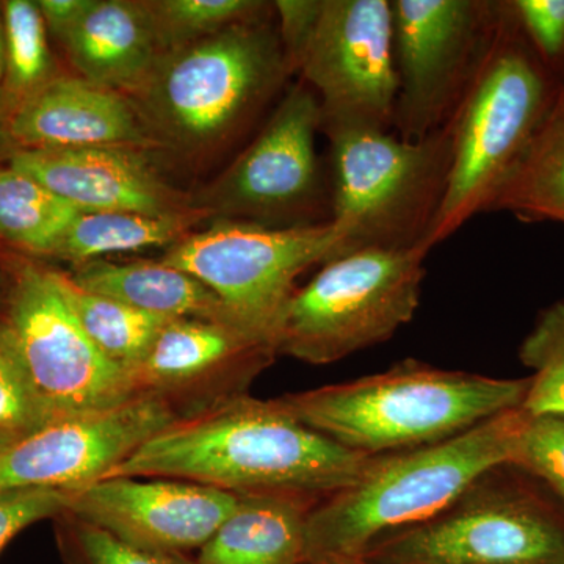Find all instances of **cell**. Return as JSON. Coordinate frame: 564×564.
<instances>
[{"mask_svg": "<svg viewBox=\"0 0 564 564\" xmlns=\"http://www.w3.org/2000/svg\"><path fill=\"white\" fill-rule=\"evenodd\" d=\"M370 458L296 421L276 399L234 395L155 434L107 477L173 478L236 494L332 496L355 484Z\"/></svg>", "mask_w": 564, "mask_h": 564, "instance_id": "6da1fadb", "label": "cell"}, {"mask_svg": "<svg viewBox=\"0 0 564 564\" xmlns=\"http://www.w3.org/2000/svg\"><path fill=\"white\" fill-rule=\"evenodd\" d=\"M525 421L518 408L441 443L372 456L355 484L307 511L304 564L358 562L386 534L443 513L491 470L514 463Z\"/></svg>", "mask_w": 564, "mask_h": 564, "instance_id": "7a4b0ae2", "label": "cell"}, {"mask_svg": "<svg viewBox=\"0 0 564 564\" xmlns=\"http://www.w3.org/2000/svg\"><path fill=\"white\" fill-rule=\"evenodd\" d=\"M291 74L276 20L267 17L163 52L126 98L155 148L198 159L243 132Z\"/></svg>", "mask_w": 564, "mask_h": 564, "instance_id": "3957f363", "label": "cell"}, {"mask_svg": "<svg viewBox=\"0 0 564 564\" xmlns=\"http://www.w3.org/2000/svg\"><path fill=\"white\" fill-rule=\"evenodd\" d=\"M529 384L404 361L383 373L276 400L334 443L378 456L441 443L518 410Z\"/></svg>", "mask_w": 564, "mask_h": 564, "instance_id": "277c9868", "label": "cell"}, {"mask_svg": "<svg viewBox=\"0 0 564 564\" xmlns=\"http://www.w3.org/2000/svg\"><path fill=\"white\" fill-rule=\"evenodd\" d=\"M325 135L332 166L329 221L339 234L336 258L361 250H430L426 240L451 180L454 121L419 141L386 129H339Z\"/></svg>", "mask_w": 564, "mask_h": 564, "instance_id": "5b68a950", "label": "cell"}, {"mask_svg": "<svg viewBox=\"0 0 564 564\" xmlns=\"http://www.w3.org/2000/svg\"><path fill=\"white\" fill-rule=\"evenodd\" d=\"M282 47L292 74L321 101V132L392 131L397 82L388 0H276Z\"/></svg>", "mask_w": 564, "mask_h": 564, "instance_id": "8992f818", "label": "cell"}, {"mask_svg": "<svg viewBox=\"0 0 564 564\" xmlns=\"http://www.w3.org/2000/svg\"><path fill=\"white\" fill-rule=\"evenodd\" d=\"M543 70L516 46L499 18L496 35L452 121L454 162L426 247L433 250L492 204L547 118Z\"/></svg>", "mask_w": 564, "mask_h": 564, "instance_id": "52a82bcc", "label": "cell"}, {"mask_svg": "<svg viewBox=\"0 0 564 564\" xmlns=\"http://www.w3.org/2000/svg\"><path fill=\"white\" fill-rule=\"evenodd\" d=\"M429 252L361 250L323 263L289 303L278 355L325 366L391 339L417 311Z\"/></svg>", "mask_w": 564, "mask_h": 564, "instance_id": "ba28073f", "label": "cell"}, {"mask_svg": "<svg viewBox=\"0 0 564 564\" xmlns=\"http://www.w3.org/2000/svg\"><path fill=\"white\" fill-rule=\"evenodd\" d=\"M339 248L333 223L269 228L258 223L214 220L173 245L159 261L202 281L247 332L276 348L295 281ZM278 352V350H276Z\"/></svg>", "mask_w": 564, "mask_h": 564, "instance_id": "9c48e42d", "label": "cell"}, {"mask_svg": "<svg viewBox=\"0 0 564 564\" xmlns=\"http://www.w3.org/2000/svg\"><path fill=\"white\" fill-rule=\"evenodd\" d=\"M317 95L304 82L284 91L269 120L236 161L193 196L214 220L269 228L322 225L326 196L315 137L321 132Z\"/></svg>", "mask_w": 564, "mask_h": 564, "instance_id": "30bf717a", "label": "cell"}, {"mask_svg": "<svg viewBox=\"0 0 564 564\" xmlns=\"http://www.w3.org/2000/svg\"><path fill=\"white\" fill-rule=\"evenodd\" d=\"M500 7L480 0H393L397 91L392 132L419 141L462 106L499 24Z\"/></svg>", "mask_w": 564, "mask_h": 564, "instance_id": "8fae6325", "label": "cell"}, {"mask_svg": "<svg viewBox=\"0 0 564 564\" xmlns=\"http://www.w3.org/2000/svg\"><path fill=\"white\" fill-rule=\"evenodd\" d=\"M6 325L33 389L52 417L102 413L141 397L131 375L88 339L58 291L52 270L21 269Z\"/></svg>", "mask_w": 564, "mask_h": 564, "instance_id": "7c38bea8", "label": "cell"}, {"mask_svg": "<svg viewBox=\"0 0 564 564\" xmlns=\"http://www.w3.org/2000/svg\"><path fill=\"white\" fill-rule=\"evenodd\" d=\"M361 562L564 564V529L532 505L481 491L478 480L443 513L386 534Z\"/></svg>", "mask_w": 564, "mask_h": 564, "instance_id": "4fadbf2b", "label": "cell"}, {"mask_svg": "<svg viewBox=\"0 0 564 564\" xmlns=\"http://www.w3.org/2000/svg\"><path fill=\"white\" fill-rule=\"evenodd\" d=\"M177 421L174 404L155 395L102 413L54 419L0 454V492L84 488Z\"/></svg>", "mask_w": 564, "mask_h": 564, "instance_id": "5bb4252c", "label": "cell"}, {"mask_svg": "<svg viewBox=\"0 0 564 564\" xmlns=\"http://www.w3.org/2000/svg\"><path fill=\"white\" fill-rule=\"evenodd\" d=\"M239 494L193 481L107 477L70 491L65 513L144 551L185 555L202 549Z\"/></svg>", "mask_w": 564, "mask_h": 564, "instance_id": "9a60e30c", "label": "cell"}, {"mask_svg": "<svg viewBox=\"0 0 564 564\" xmlns=\"http://www.w3.org/2000/svg\"><path fill=\"white\" fill-rule=\"evenodd\" d=\"M9 165L41 182L79 212L181 214L193 196L169 184L144 158L129 148L14 150Z\"/></svg>", "mask_w": 564, "mask_h": 564, "instance_id": "2e32d148", "label": "cell"}, {"mask_svg": "<svg viewBox=\"0 0 564 564\" xmlns=\"http://www.w3.org/2000/svg\"><path fill=\"white\" fill-rule=\"evenodd\" d=\"M17 150L155 148L131 101L80 76H54L22 99L9 120Z\"/></svg>", "mask_w": 564, "mask_h": 564, "instance_id": "e0dca14e", "label": "cell"}, {"mask_svg": "<svg viewBox=\"0 0 564 564\" xmlns=\"http://www.w3.org/2000/svg\"><path fill=\"white\" fill-rule=\"evenodd\" d=\"M276 348L234 323L174 318L154 340L132 381L139 395L174 397L212 383H248Z\"/></svg>", "mask_w": 564, "mask_h": 564, "instance_id": "ac0fdd59", "label": "cell"}, {"mask_svg": "<svg viewBox=\"0 0 564 564\" xmlns=\"http://www.w3.org/2000/svg\"><path fill=\"white\" fill-rule=\"evenodd\" d=\"M61 44L77 76L124 96L139 90L162 54L141 0H93Z\"/></svg>", "mask_w": 564, "mask_h": 564, "instance_id": "d6986e66", "label": "cell"}, {"mask_svg": "<svg viewBox=\"0 0 564 564\" xmlns=\"http://www.w3.org/2000/svg\"><path fill=\"white\" fill-rule=\"evenodd\" d=\"M69 276L85 291L118 300L143 313L239 325L202 281L161 261L120 263L96 259L74 267Z\"/></svg>", "mask_w": 564, "mask_h": 564, "instance_id": "ffe728a7", "label": "cell"}, {"mask_svg": "<svg viewBox=\"0 0 564 564\" xmlns=\"http://www.w3.org/2000/svg\"><path fill=\"white\" fill-rule=\"evenodd\" d=\"M306 514L299 496L239 494L195 564H304Z\"/></svg>", "mask_w": 564, "mask_h": 564, "instance_id": "44dd1931", "label": "cell"}, {"mask_svg": "<svg viewBox=\"0 0 564 564\" xmlns=\"http://www.w3.org/2000/svg\"><path fill=\"white\" fill-rule=\"evenodd\" d=\"M207 220L214 218L209 212L198 207L170 215L79 212L55 245L51 256H57L62 261L77 267L121 252L172 248Z\"/></svg>", "mask_w": 564, "mask_h": 564, "instance_id": "7402d4cb", "label": "cell"}, {"mask_svg": "<svg viewBox=\"0 0 564 564\" xmlns=\"http://www.w3.org/2000/svg\"><path fill=\"white\" fill-rule=\"evenodd\" d=\"M52 274L88 339L109 361L117 364L131 377L166 323L174 321L143 313L109 296L85 291L68 273L52 270Z\"/></svg>", "mask_w": 564, "mask_h": 564, "instance_id": "603a6c76", "label": "cell"}, {"mask_svg": "<svg viewBox=\"0 0 564 564\" xmlns=\"http://www.w3.org/2000/svg\"><path fill=\"white\" fill-rule=\"evenodd\" d=\"M492 209L564 221V104L547 115Z\"/></svg>", "mask_w": 564, "mask_h": 564, "instance_id": "cb8c5ba5", "label": "cell"}, {"mask_svg": "<svg viewBox=\"0 0 564 564\" xmlns=\"http://www.w3.org/2000/svg\"><path fill=\"white\" fill-rule=\"evenodd\" d=\"M79 210L29 174L0 165V236L51 254Z\"/></svg>", "mask_w": 564, "mask_h": 564, "instance_id": "d4e9b609", "label": "cell"}, {"mask_svg": "<svg viewBox=\"0 0 564 564\" xmlns=\"http://www.w3.org/2000/svg\"><path fill=\"white\" fill-rule=\"evenodd\" d=\"M161 52L180 50L242 22L270 17L261 0H141Z\"/></svg>", "mask_w": 564, "mask_h": 564, "instance_id": "484cf974", "label": "cell"}, {"mask_svg": "<svg viewBox=\"0 0 564 564\" xmlns=\"http://www.w3.org/2000/svg\"><path fill=\"white\" fill-rule=\"evenodd\" d=\"M6 32L3 95L14 107L55 76L47 29L36 2L7 0L2 3Z\"/></svg>", "mask_w": 564, "mask_h": 564, "instance_id": "4316f807", "label": "cell"}, {"mask_svg": "<svg viewBox=\"0 0 564 564\" xmlns=\"http://www.w3.org/2000/svg\"><path fill=\"white\" fill-rule=\"evenodd\" d=\"M522 359L538 370L527 389L522 410L530 417H564V306L544 315L536 332L527 339Z\"/></svg>", "mask_w": 564, "mask_h": 564, "instance_id": "83f0119b", "label": "cell"}, {"mask_svg": "<svg viewBox=\"0 0 564 564\" xmlns=\"http://www.w3.org/2000/svg\"><path fill=\"white\" fill-rule=\"evenodd\" d=\"M54 421L31 383L6 323H0V433L21 440Z\"/></svg>", "mask_w": 564, "mask_h": 564, "instance_id": "f1b7e54d", "label": "cell"}, {"mask_svg": "<svg viewBox=\"0 0 564 564\" xmlns=\"http://www.w3.org/2000/svg\"><path fill=\"white\" fill-rule=\"evenodd\" d=\"M61 532L65 564H195L185 555L144 551L104 532L98 527L70 518Z\"/></svg>", "mask_w": 564, "mask_h": 564, "instance_id": "f546056e", "label": "cell"}, {"mask_svg": "<svg viewBox=\"0 0 564 564\" xmlns=\"http://www.w3.org/2000/svg\"><path fill=\"white\" fill-rule=\"evenodd\" d=\"M513 464L544 478L564 499V417L527 414Z\"/></svg>", "mask_w": 564, "mask_h": 564, "instance_id": "4dcf8cb0", "label": "cell"}, {"mask_svg": "<svg viewBox=\"0 0 564 564\" xmlns=\"http://www.w3.org/2000/svg\"><path fill=\"white\" fill-rule=\"evenodd\" d=\"M70 491L65 489H11L0 492V554L10 541L41 519L65 513Z\"/></svg>", "mask_w": 564, "mask_h": 564, "instance_id": "1f68e13d", "label": "cell"}, {"mask_svg": "<svg viewBox=\"0 0 564 564\" xmlns=\"http://www.w3.org/2000/svg\"><path fill=\"white\" fill-rule=\"evenodd\" d=\"M519 21L547 57L564 51V0H518L513 3Z\"/></svg>", "mask_w": 564, "mask_h": 564, "instance_id": "d6a6232c", "label": "cell"}, {"mask_svg": "<svg viewBox=\"0 0 564 564\" xmlns=\"http://www.w3.org/2000/svg\"><path fill=\"white\" fill-rule=\"evenodd\" d=\"M91 2L93 0H39L36 6H39L47 32L62 41L87 13Z\"/></svg>", "mask_w": 564, "mask_h": 564, "instance_id": "836d02e7", "label": "cell"}, {"mask_svg": "<svg viewBox=\"0 0 564 564\" xmlns=\"http://www.w3.org/2000/svg\"><path fill=\"white\" fill-rule=\"evenodd\" d=\"M13 109V104H11L9 99L6 98V95H3L2 90H0V159L7 158V161H9L13 151L17 150L9 133V120Z\"/></svg>", "mask_w": 564, "mask_h": 564, "instance_id": "e575fe53", "label": "cell"}, {"mask_svg": "<svg viewBox=\"0 0 564 564\" xmlns=\"http://www.w3.org/2000/svg\"><path fill=\"white\" fill-rule=\"evenodd\" d=\"M3 77H6V32H3V21L0 17V87H2Z\"/></svg>", "mask_w": 564, "mask_h": 564, "instance_id": "d590c367", "label": "cell"}, {"mask_svg": "<svg viewBox=\"0 0 564 564\" xmlns=\"http://www.w3.org/2000/svg\"><path fill=\"white\" fill-rule=\"evenodd\" d=\"M13 437L7 436V434L0 433V454L6 451L7 447H10L11 444L14 443Z\"/></svg>", "mask_w": 564, "mask_h": 564, "instance_id": "8d00e7d4", "label": "cell"}, {"mask_svg": "<svg viewBox=\"0 0 564 564\" xmlns=\"http://www.w3.org/2000/svg\"><path fill=\"white\" fill-rule=\"evenodd\" d=\"M348 564H370V563L361 562V560H359V562L348 563Z\"/></svg>", "mask_w": 564, "mask_h": 564, "instance_id": "74e56055", "label": "cell"}]
</instances>
